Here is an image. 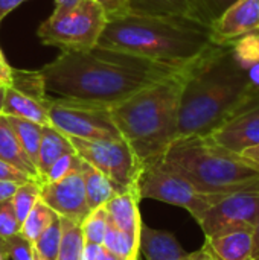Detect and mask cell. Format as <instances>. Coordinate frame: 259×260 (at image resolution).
Wrapping results in <instances>:
<instances>
[{
	"instance_id": "6da1fadb",
	"label": "cell",
	"mask_w": 259,
	"mask_h": 260,
	"mask_svg": "<svg viewBox=\"0 0 259 260\" xmlns=\"http://www.w3.org/2000/svg\"><path fill=\"white\" fill-rule=\"evenodd\" d=\"M185 67L96 46L85 52H61L40 72L50 96L113 107Z\"/></svg>"
},
{
	"instance_id": "7a4b0ae2",
	"label": "cell",
	"mask_w": 259,
	"mask_h": 260,
	"mask_svg": "<svg viewBox=\"0 0 259 260\" xmlns=\"http://www.w3.org/2000/svg\"><path fill=\"white\" fill-rule=\"evenodd\" d=\"M256 88L231 44H211L185 70L177 137L209 136L232 119Z\"/></svg>"
},
{
	"instance_id": "3957f363",
	"label": "cell",
	"mask_w": 259,
	"mask_h": 260,
	"mask_svg": "<svg viewBox=\"0 0 259 260\" xmlns=\"http://www.w3.org/2000/svg\"><path fill=\"white\" fill-rule=\"evenodd\" d=\"M211 44V27L180 15L124 14L107 20L98 46L185 67Z\"/></svg>"
},
{
	"instance_id": "277c9868",
	"label": "cell",
	"mask_w": 259,
	"mask_h": 260,
	"mask_svg": "<svg viewBox=\"0 0 259 260\" xmlns=\"http://www.w3.org/2000/svg\"><path fill=\"white\" fill-rule=\"evenodd\" d=\"M186 67L110 107L116 128L142 163L159 158L177 139L179 104Z\"/></svg>"
},
{
	"instance_id": "5b68a950",
	"label": "cell",
	"mask_w": 259,
	"mask_h": 260,
	"mask_svg": "<svg viewBox=\"0 0 259 260\" xmlns=\"http://www.w3.org/2000/svg\"><path fill=\"white\" fill-rule=\"evenodd\" d=\"M154 161L209 193H232L259 183V171L211 136L177 137Z\"/></svg>"
},
{
	"instance_id": "8992f818",
	"label": "cell",
	"mask_w": 259,
	"mask_h": 260,
	"mask_svg": "<svg viewBox=\"0 0 259 260\" xmlns=\"http://www.w3.org/2000/svg\"><path fill=\"white\" fill-rule=\"evenodd\" d=\"M107 15L98 0H82L72 9L53 11L38 27V38L61 52H85L98 46Z\"/></svg>"
},
{
	"instance_id": "52a82bcc",
	"label": "cell",
	"mask_w": 259,
	"mask_h": 260,
	"mask_svg": "<svg viewBox=\"0 0 259 260\" xmlns=\"http://www.w3.org/2000/svg\"><path fill=\"white\" fill-rule=\"evenodd\" d=\"M140 200H156L182 207L200 222L209 209L229 193L203 192L182 175L160 166L157 161H145L136 181Z\"/></svg>"
},
{
	"instance_id": "ba28073f",
	"label": "cell",
	"mask_w": 259,
	"mask_h": 260,
	"mask_svg": "<svg viewBox=\"0 0 259 260\" xmlns=\"http://www.w3.org/2000/svg\"><path fill=\"white\" fill-rule=\"evenodd\" d=\"M49 119L50 125L67 137L84 140L122 139L113 122L110 107L98 102L72 98H52Z\"/></svg>"
},
{
	"instance_id": "9c48e42d",
	"label": "cell",
	"mask_w": 259,
	"mask_h": 260,
	"mask_svg": "<svg viewBox=\"0 0 259 260\" xmlns=\"http://www.w3.org/2000/svg\"><path fill=\"white\" fill-rule=\"evenodd\" d=\"M75 152L124 190L136 186L143 163L124 140H84L69 137Z\"/></svg>"
},
{
	"instance_id": "30bf717a",
	"label": "cell",
	"mask_w": 259,
	"mask_h": 260,
	"mask_svg": "<svg viewBox=\"0 0 259 260\" xmlns=\"http://www.w3.org/2000/svg\"><path fill=\"white\" fill-rule=\"evenodd\" d=\"M52 98L46 90L40 70H21L12 67V78L5 87L2 114L20 117L49 126V108Z\"/></svg>"
},
{
	"instance_id": "8fae6325",
	"label": "cell",
	"mask_w": 259,
	"mask_h": 260,
	"mask_svg": "<svg viewBox=\"0 0 259 260\" xmlns=\"http://www.w3.org/2000/svg\"><path fill=\"white\" fill-rule=\"evenodd\" d=\"M259 222V183L226 195L206 212L198 225L206 238L253 230Z\"/></svg>"
},
{
	"instance_id": "7c38bea8",
	"label": "cell",
	"mask_w": 259,
	"mask_h": 260,
	"mask_svg": "<svg viewBox=\"0 0 259 260\" xmlns=\"http://www.w3.org/2000/svg\"><path fill=\"white\" fill-rule=\"evenodd\" d=\"M40 200L63 218L81 222L90 212L81 172L53 183H43Z\"/></svg>"
},
{
	"instance_id": "4fadbf2b",
	"label": "cell",
	"mask_w": 259,
	"mask_h": 260,
	"mask_svg": "<svg viewBox=\"0 0 259 260\" xmlns=\"http://www.w3.org/2000/svg\"><path fill=\"white\" fill-rule=\"evenodd\" d=\"M256 30L259 0H237L211 24V37L215 44H232Z\"/></svg>"
},
{
	"instance_id": "5bb4252c",
	"label": "cell",
	"mask_w": 259,
	"mask_h": 260,
	"mask_svg": "<svg viewBox=\"0 0 259 260\" xmlns=\"http://www.w3.org/2000/svg\"><path fill=\"white\" fill-rule=\"evenodd\" d=\"M223 148L241 154L249 148L259 145V116L240 114L209 134Z\"/></svg>"
},
{
	"instance_id": "9a60e30c",
	"label": "cell",
	"mask_w": 259,
	"mask_h": 260,
	"mask_svg": "<svg viewBox=\"0 0 259 260\" xmlns=\"http://www.w3.org/2000/svg\"><path fill=\"white\" fill-rule=\"evenodd\" d=\"M139 193L136 186L114 195L110 201L105 203V210L108 219L124 233H127L134 241L140 242V230H142V218L139 212Z\"/></svg>"
},
{
	"instance_id": "2e32d148",
	"label": "cell",
	"mask_w": 259,
	"mask_h": 260,
	"mask_svg": "<svg viewBox=\"0 0 259 260\" xmlns=\"http://www.w3.org/2000/svg\"><path fill=\"white\" fill-rule=\"evenodd\" d=\"M140 253L147 260H192V253H186L172 233L147 225L140 230Z\"/></svg>"
},
{
	"instance_id": "e0dca14e",
	"label": "cell",
	"mask_w": 259,
	"mask_h": 260,
	"mask_svg": "<svg viewBox=\"0 0 259 260\" xmlns=\"http://www.w3.org/2000/svg\"><path fill=\"white\" fill-rule=\"evenodd\" d=\"M203 247L215 260H256L253 257L252 230H238L206 238Z\"/></svg>"
},
{
	"instance_id": "ac0fdd59",
	"label": "cell",
	"mask_w": 259,
	"mask_h": 260,
	"mask_svg": "<svg viewBox=\"0 0 259 260\" xmlns=\"http://www.w3.org/2000/svg\"><path fill=\"white\" fill-rule=\"evenodd\" d=\"M0 160L9 163L18 171L29 175L32 180L40 181L38 171L23 151L14 128L9 123L8 116L0 114Z\"/></svg>"
},
{
	"instance_id": "d6986e66",
	"label": "cell",
	"mask_w": 259,
	"mask_h": 260,
	"mask_svg": "<svg viewBox=\"0 0 259 260\" xmlns=\"http://www.w3.org/2000/svg\"><path fill=\"white\" fill-rule=\"evenodd\" d=\"M69 152H75L70 139L66 134H63L61 131H58L56 128H53L52 125L43 126V136H41V142H40L38 163H37V171H38L41 184H43L50 166L60 157H63L64 154H69Z\"/></svg>"
},
{
	"instance_id": "ffe728a7",
	"label": "cell",
	"mask_w": 259,
	"mask_h": 260,
	"mask_svg": "<svg viewBox=\"0 0 259 260\" xmlns=\"http://www.w3.org/2000/svg\"><path fill=\"white\" fill-rule=\"evenodd\" d=\"M81 175L84 180L87 204H89L90 210L105 206V203L110 201L114 195L125 192L122 187H119L108 177H105L102 172H99L98 169H95L84 160H82V166H81Z\"/></svg>"
},
{
	"instance_id": "44dd1931",
	"label": "cell",
	"mask_w": 259,
	"mask_h": 260,
	"mask_svg": "<svg viewBox=\"0 0 259 260\" xmlns=\"http://www.w3.org/2000/svg\"><path fill=\"white\" fill-rule=\"evenodd\" d=\"M127 14L180 15L200 20L192 0H130Z\"/></svg>"
},
{
	"instance_id": "7402d4cb",
	"label": "cell",
	"mask_w": 259,
	"mask_h": 260,
	"mask_svg": "<svg viewBox=\"0 0 259 260\" xmlns=\"http://www.w3.org/2000/svg\"><path fill=\"white\" fill-rule=\"evenodd\" d=\"M231 46L249 79L255 87H259V30L241 37Z\"/></svg>"
},
{
	"instance_id": "603a6c76",
	"label": "cell",
	"mask_w": 259,
	"mask_h": 260,
	"mask_svg": "<svg viewBox=\"0 0 259 260\" xmlns=\"http://www.w3.org/2000/svg\"><path fill=\"white\" fill-rule=\"evenodd\" d=\"M8 119H9V123H11V126L14 128V131L17 134V139H18L23 151L26 152L29 160L37 168L38 149H40V142H41V136H43V126L35 123V122L20 119V117L8 116Z\"/></svg>"
},
{
	"instance_id": "cb8c5ba5",
	"label": "cell",
	"mask_w": 259,
	"mask_h": 260,
	"mask_svg": "<svg viewBox=\"0 0 259 260\" xmlns=\"http://www.w3.org/2000/svg\"><path fill=\"white\" fill-rule=\"evenodd\" d=\"M61 222V241L56 260H81V251L84 247V236L81 222L60 216Z\"/></svg>"
},
{
	"instance_id": "d4e9b609",
	"label": "cell",
	"mask_w": 259,
	"mask_h": 260,
	"mask_svg": "<svg viewBox=\"0 0 259 260\" xmlns=\"http://www.w3.org/2000/svg\"><path fill=\"white\" fill-rule=\"evenodd\" d=\"M102 245L107 251H110L119 257H124L127 260H139L140 242L134 241L127 233L119 230L110 219L107 224V230H105Z\"/></svg>"
},
{
	"instance_id": "484cf974",
	"label": "cell",
	"mask_w": 259,
	"mask_h": 260,
	"mask_svg": "<svg viewBox=\"0 0 259 260\" xmlns=\"http://www.w3.org/2000/svg\"><path fill=\"white\" fill-rule=\"evenodd\" d=\"M58 213H55L47 204H44L41 200H38L32 210L29 212V215L26 216V219L21 224L20 233L34 244V241L50 225V222L56 218Z\"/></svg>"
},
{
	"instance_id": "4316f807",
	"label": "cell",
	"mask_w": 259,
	"mask_h": 260,
	"mask_svg": "<svg viewBox=\"0 0 259 260\" xmlns=\"http://www.w3.org/2000/svg\"><path fill=\"white\" fill-rule=\"evenodd\" d=\"M40 190H41V183L37 180H31L23 184H18L11 201L20 224H23V221L32 210L34 204L40 200Z\"/></svg>"
},
{
	"instance_id": "83f0119b",
	"label": "cell",
	"mask_w": 259,
	"mask_h": 260,
	"mask_svg": "<svg viewBox=\"0 0 259 260\" xmlns=\"http://www.w3.org/2000/svg\"><path fill=\"white\" fill-rule=\"evenodd\" d=\"M61 241V222L60 215L50 222V225L34 241V254L47 260H56Z\"/></svg>"
},
{
	"instance_id": "f1b7e54d",
	"label": "cell",
	"mask_w": 259,
	"mask_h": 260,
	"mask_svg": "<svg viewBox=\"0 0 259 260\" xmlns=\"http://www.w3.org/2000/svg\"><path fill=\"white\" fill-rule=\"evenodd\" d=\"M107 224H108V216H107V210L104 206L90 210L87 213V216L81 221L84 242L102 244L105 230H107Z\"/></svg>"
},
{
	"instance_id": "f546056e",
	"label": "cell",
	"mask_w": 259,
	"mask_h": 260,
	"mask_svg": "<svg viewBox=\"0 0 259 260\" xmlns=\"http://www.w3.org/2000/svg\"><path fill=\"white\" fill-rule=\"evenodd\" d=\"M81 166H82V158L76 154V152H69L64 154L63 157H60L47 171L46 178L43 183H53V181H60L63 178H66L70 174L75 172H81Z\"/></svg>"
},
{
	"instance_id": "4dcf8cb0",
	"label": "cell",
	"mask_w": 259,
	"mask_h": 260,
	"mask_svg": "<svg viewBox=\"0 0 259 260\" xmlns=\"http://www.w3.org/2000/svg\"><path fill=\"white\" fill-rule=\"evenodd\" d=\"M237 0H192L198 18L211 27V24Z\"/></svg>"
},
{
	"instance_id": "1f68e13d",
	"label": "cell",
	"mask_w": 259,
	"mask_h": 260,
	"mask_svg": "<svg viewBox=\"0 0 259 260\" xmlns=\"http://www.w3.org/2000/svg\"><path fill=\"white\" fill-rule=\"evenodd\" d=\"M21 224L17 219L14 206L11 200L0 203V238L8 239L17 233H20Z\"/></svg>"
},
{
	"instance_id": "d6a6232c",
	"label": "cell",
	"mask_w": 259,
	"mask_h": 260,
	"mask_svg": "<svg viewBox=\"0 0 259 260\" xmlns=\"http://www.w3.org/2000/svg\"><path fill=\"white\" fill-rule=\"evenodd\" d=\"M9 248V260H34V247L21 233L6 239Z\"/></svg>"
},
{
	"instance_id": "836d02e7",
	"label": "cell",
	"mask_w": 259,
	"mask_h": 260,
	"mask_svg": "<svg viewBox=\"0 0 259 260\" xmlns=\"http://www.w3.org/2000/svg\"><path fill=\"white\" fill-rule=\"evenodd\" d=\"M32 178L26 175L24 172L18 171L17 168L11 166L9 163L0 160V181H9V183H17L23 184L26 181H31Z\"/></svg>"
},
{
	"instance_id": "e575fe53",
	"label": "cell",
	"mask_w": 259,
	"mask_h": 260,
	"mask_svg": "<svg viewBox=\"0 0 259 260\" xmlns=\"http://www.w3.org/2000/svg\"><path fill=\"white\" fill-rule=\"evenodd\" d=\"M98 3L102 6L107 15V20H110V18L127 14L130 0H98Z\"/></svg>"
},
{
	"instance_id": "d590c367",
	"label": "cell",
	"mask_w": 259,
	"mask_h": 260,
	"mask_svg": "<svg viewBox=\"0 0 259 260\" xmlns=\"http://www.w3.org/2000/svg\"><path fill=\"white\" fill-rule=\"evenodd\" d=\"M240 114H255V116H259V88L253 90L247 96V99L241 104V107L237 110L234 117L240 116Z\"/></svg>"
},
{
	"instance_id": "8d00e7d4",
	"label": "cell",
	"mask_w": 259,
	"mask_h": 260,
	"mask_svg": "<svg viewBox=\"0 0 259 260\" xmlns=\"http://www.w3.org/2000/svg\"><path fill=\"white\" fill-rule=\"evenodd\" d=\"M104 245L102 244H92V242H84L82 251H81V260H98L104 253Z\"/></svg>"
},
{
	"instance_id": "74e56055",
	"label": "cell",
	"mask_w": 259,
	"mask_h": 260,
	"mask_svg": "<svg viewBox=\"0 0 259 260\" xmlns=\"http://www.w3.org/2000/svg\"><path fill=\"white\" fill-rule=\"evenodd\" d=\"M12 78V67L9 66L2 47H0V87H8Z\"/></svg>"
},
{
	"instance_id": "f35d334b",
	"label": "cell",
	"mask_w": 259,
	"mask_h": 260,
	"mask_svg": "<svg viewBox=\"0 0 259 260\" xmlns=\"http://www.w3.org/2000/svg\"><path fill=\"white\" fill-rule=\"evenodd\" d=\"M252 168H255L256 171H259V145L258 146H253V148H249L246 149L244 152L240 154Z\"/></svg>"
},
{
	"instance_id": "ab89813d",
	"label": "cell",
	"mask_w": 259,
	"mask_h": 260,
	"mask_svg": "<svg viewBox=\"0 0 259 260\" xmlns=\"http://www.w3.org/2000/svg\"><path fill=\"white\" fill-rule=\"evenodd\" d=\"M26 0H0V23L2 20L12 12L14 9H17L21 3H24Z\"/></svg>"
},
{
	"instance_id": "60d3db41",
	"label": "cell",
	"mask_w": 259,
	"mask_h": 260,
	"mask_svg": "<svg viewBox=\"0 0 259 260\" xmlns=\"http://www.w3.org/2000/svg\"><path fill=\"white\" fill-rule=\"evenodd\" d=\"M18 184L17 183H9V181H0V203L11 200L12 195L15 193Z\"/></svg>"
},
{
	"instance_id": "b9f144b4",
	"label": "cell",
	"mask_w": 259,
	"mask_h": 260,
	"mask_svg": "<svg viewBox=\"0 0 259 260\" xmlns=\"http://www.w3.org/2000/svg\"><path fill=\"white\" fill-rule=\"evenodd\" d=\"M82 0H55V9L56 12H61V11H67V9H72L75 8L76 5H79Z\"/></svg>"
},
{
	"instance_id": "7bdbcfd3",
	"label": "cell",
	"mask_w": 259,
	"mask_h": 260,
	"mask_svg": "<svg viewBox=\"0 0 259 260\" xmlns=\"http://www.w3.org/2000/svg\"><path fill=\"white\" fill-rule=\"evenodd\" d=\"M252 242H253V257L259 260V222L252 230Z\"/></svg>"
},
{
	"instance_id": "ee69618b",
	"label": "cell",
	"mask_w": 259,
	"mask_h": 260,
	"mask_svg": "<svg viewBox=\"0 0 259 260\" xmlns=\"http://www.w3.org/2000/svg\"><path fill=\"white\" fill-rule=\"evenodd\" d=\"M192 260H215L214 259V256L205 248V247H202L200 250H197V251H194L192 253Z\"/></svg>"
},
{
	"instance_id": "f6af8a7d",
	"label": "cell",
	"mask_w": 259,
	"mask_h": 260,
	"mask_svg": "<svg viewBox=\"0 0 259 260\" xmlns=\"http://www.w3.org/2000/svg\"><path fill=\"white\" fill-rule=\"evenodd\" d=\"M0 260H9V248L6 239L0 238Z\"/></svg>"
},
{
	"instance_id": "bcb514c9",
	"label": "cell",
	"mask_w": 259,
	"mask_h": 260,
	"mask_svg": "<svg viewBox=\"0 0 259 260\" xmlns=\"http://www.w3.org/2000/svg\"><path fill=\"white\" fill-rule=\"evenodd\" d=\"M98 260H127V259H124V257H119V256H116V254H113V253H110V251L104 250L102 256H101V257H99Z\"/></svg>"
},
{
	"instance_id": "7dc6e473",
	"label": "cell",
	"mask_w": 259,
	"mask_h": 260,
	"mask_svg": "<svg viewBox=\"0 0 259 260\" xmlns=\"http://www.w3.org/2000/svg\"><path fill=\"white\" fill-rule=\"evenodd\" d=\"M3 94H5V87H0V114H2V105H3Z\"/></svg>"
},
{
	"instance_id": "c3c4849f",
	"label": "cell",
	"mask_w": 259,
	"mask_h": 260,
	"mask_svg": "<svg viewBox=\"0 0 259 260\" xmlns=\"http://www.w3.org/2000/svg\"><path fill=\"white\" fill-rule=\"evenodd\" d=\"M34 260H47V259H43V257H40V256L34 254Z\"/></svg>"
}]
</instances>
